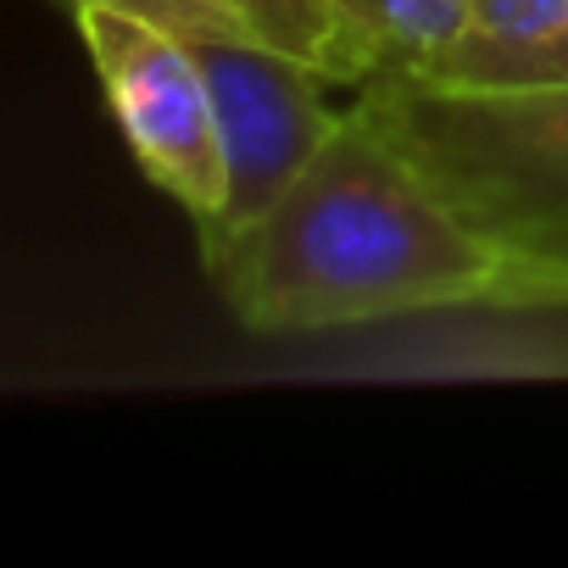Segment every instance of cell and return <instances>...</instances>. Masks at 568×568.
Returning <instances> with one entry per match:
<instances>
[{"label":"cell","instance_id":"cell-1","mask_svg":"<svg viewBox=\"0 0 568 568\" xmlns=\"http://www.w3.org/2000/svg\"><path fill=\"white\" fill-rule=\"evenodd\" d=\"M229 318L251 335H346L413 313L524 302L518 273L363 106L256 223L201 240Z\"/></svg>","mask_w":568,"mask_h":568},{"label":"cell","instance_id":"cell-2","mask_svg":"<svg viewBox=\"0 0 568 568\" xmlns=\"http://www.w3.org/2000/svg\"><path fill=\"white\" fill-rule=\"evenodd\" d=\"M446 201L507 251L535 307H568V84L446 90L379 79L357 90Z\"/></svg>","mask_w":568,"mask_h":568},{"label":"cell","instance_id":"cell-3","mask_svg":"<svg viewBox=\"0 0 568 568\" xmlns=\"http://www.w3.org/2000/svg\"><path fill=\"white\" fill-rule=\"evenodd\" d=\"M73 29L106 90L118 134L134 168L179 206L195 229H212L229 206V168L206 73L184 34L123 7H79Z\"/></svg>","mask_w":568,"mask_h":568},{"label":"cell","instance_id":"cell-4","mask_svg":"<svg viewBox=\"0 0 568 568\" xmlns=\"http://www.w3.org/2000/svg\"><path fill=\"white\" fill-rule=\"evenodd\" d=\"M184 40L206 73L223 168H229L223 217L212 229H195V240H206V234L256 223L302 179V168L335 134L341 112L329 106L335 79L291 51L251 45V40H206V34H184Z\"/></svg>","mask_w":568,"mask_h":568},{"label":"cell","instance_id":"cell-5","mask_svg":"<svg viewBox=\"0 0 568 568\" xmlns=\"http://www.w3.org/2000/svg\"><path fill=\"white\" fill-rule=\"evenodd\" d=\"M324 379H568V307L479 302L346 329Z\"/></svg>","mask_w":568,"mask_h":568},{"label":"cell","instance_id":"cell-6","mask_svg":"<svg viewBox=\"0 0 568 568\" xmlns=\"http://www.w3.org/2000/svg\"><path fill=\"white\" fill-rule=\"evenodd\" d=\"M57 7L79 12V7H95V0H57ZM101 7L140 12L151 23H168L173 34L273 45V51H291V57L324 68L335 84H352L346 40H341L329 0H101Z\"/></svg>","mask_w":568,"mask_h":568},{"label":"cell","instance_id":"cell-7","mask_svg":"<svg viewBox=\"0 0 568 568\" xmlns=\"http://www.w3.org/2000/svg\"><path fill=\"white\" fill-rule=\"evenodd\" d=\"M568 29V0H468L457 45L418 73L446 90H529L546 84L551 51Z\"/></svg>","mask_w":568,"mask_h":568},{"label":"cell","instance_id":"cell-8","mask_svg":"<svg viewBox=\"0 0 568 568\" xmlns=\"http://www.w3.org/2000/svg\"><path fill=\"white\" fill-rule=\"evenodd\" d=\"M329 12L346 40L352 84L363 90L435 68L468 23V0H329Z\"/></svg>","mask_w":568,"mask_h":568},{"label":"cell","instance_id":"cell-9","mask_svg":"<svg viewBox=\"0 0 568 568\" xmlns=\"http://www.w3.org/2000/svg\"><path fill=\"white\" fill-rule=\"evenodd\" d=\"M546 84H568V29H562V40H557V51H551V68H546Z\"/></svg>","mask_w":568,"mask_h":568}]
</instances>
